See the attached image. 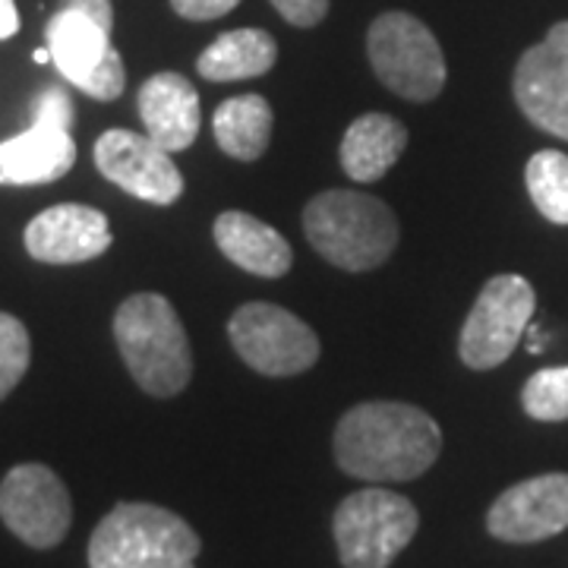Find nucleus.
Instances as JSON below:
<instances>
[{"instance_id":"nucleus-4","label":"nucleus","mask_w":568,"mask_h":568,"mask_svg":"<svg viewBox=\"0 0 568 568\" xmlns=\"http://www.w3.org/2000/svg\"><path fill=\"white\" fill-rule=\"evenodd\" d=\"M200 534L152 503L114 506L89 540V568H196Z\"/></svg>"},{"instance_id":"nucleus-10","label":"nucleus","mask_w":568,"mask_h":568,"mask_svg":"<svg viewBox=\"0 0 568 568\" xmlns=\"http://www.w3.org/2000/svg\"><path fill=\"white\" fill-rule=\"evenodd\" d=\"M0 518L22 544L51 549L70 530L73 503L51 467L17 465L0 484Z\"/></svg>"},{"instance_id":"nucleus-3","label":"nucleus","mask_w":568,"mask_h":568,"mask_svg":"<svg viewBox=\"0 0 568 568\" xmlns=\"http://www.w3.org/2000/svg\"><path fill=\"white\" fill-rule=\"evenodd\" d=\"M313 250L345 272L383 265L398 246V219L383 200L357 190H325L304 209Z\"/></svg>"},{"instance_id":"nucleus-9","label":"nucleus","mask_w":568,"mask_h":568,"mask_svg":"<svg viewBox=\"0 0 568 568\" xmlns=\"http://www.w3.org/2000/svg\"><path fill=\"white\" fill-rule=\"evenodd\" d=\"M234 351L263 376H297L320 361V338L291 310L244 304L227 323Z\"/></svg>"},{"instance_id":"nucleus-21","label":"nucleus","mask_w":568,"mask_h":568,"mask_svg":"<svg viewBox=\"0 0 568 568\" xmlns=\"http://www.w3.org/2000/svg\"><path fill=\"white\" fill-rule=\"evenodd\" d=\"M534 205L552 224H568V155L556 149L537 152L525 168Z\"/></svg>"},{"instance_id":"nucleus-1","label":"nucleus","mask_w":568,"mask_h":568,"mask_svg":"<svg viewBox=\"0 0 568 568\" xmlns=\"http://www.w3.org/2000/svg\"><path fill=\"white\" fill-rule=\"evenodd\" d=\"M443 452L439 424L414 405L366 402L347 410L335 426V462L369 484L417 480Z\"/></svg>"},{"instance_id":"nucleus-5","label":"nucleus","mask_w":568,"mask_h":568,"mask_svg":"<svg viewBox=\"0 0 568 568\" xmlns=\"http://www.w3.org/2000/svg\"><path fill=\"white\" fill-rule=\"evenodd\" d=\"M420 515L402 493L383 487L351 493L335 508L332 534L345 568H388L414 540Z\"/></svg>"},{"instance_id":"nucleus-27","label":"nucleus","mask_w":568,"mask_h":568,"mask_svg":"<svg viewBox=\"0 0 568 568\" xmlns=\"http://www.w3.org/2000/svg\"><path fill=\"white\" fill-rule=\"evenodd\" d=\"M51 61V51H48V48H39V51H36V63H48Z\"/></svg>"},{"instance_id":"nucleus-24","label":"nucleus","mask_w":568,"mask_h":568,"mask_svg":"<svg viewBox=\"0 0 568 568\" xmlns=\"http://www.w3.org/2000/svg\"><path fill=\"white\" fill-rule=\"evenodd\" d=\"M272 7L291 26H301V29L320 26L325 20V13H328V0H272Z\"/></svg>"},{"instance_id":"nucleus-26","label":"nucleus","mask_w":568,"mask_h":568,"mask_svg":"<svg viewBox=\"0 0 568 568\" xmlns=\"http://www.w3.org/2000/svg\"><path fill=\"white\" fill-rule=\"evenodd\" d=\"M20 32V13L13 0H0V41L13 39Z\"/></svg>"},{"instance_id":"nucleus-16","label":"nucleus","mask_w":568,"mask_h":568,"mask_svg":"<svg viewBox=\"0 0 568 568\" xmlns=\"http://www.w3.org/2000/svg\"><path fill=\"white\" fill-rule=\"evenodd\" d=\"M111 29L114 26L95 20L92 13H85L80 7H70V3H63V10H58L48 20L44 39H48L51 61L61 70L63 80L73 82L80 92L82 85L95 77V70L108 61V54L114 51Z\"/></svg>"},{"instance_id":"nucleus-7","label":"nucleus","mask_w":568,"mask_h":568,"mask_svg":"<svg viewBox=\"0 0 568 568\" xmlns=\"http://www.w3.org/2000/svg\"><path fill=\"white\" fill-rule=\"evenodd\" d=\"M77 111L67 89L51 85L32 102L29 130L0 142V183L7 186H36L63 178L77 164L73 142Z\"/></svg>"},{"instance_id":"nucleus-11","label":"nucleus","mask_w":568,"mask_h":568,"mask_svg":"<svg viewBox=\"0 0 568 568\" xmlns=\"http://www.w3.org/2000/svg\"><path fill=\"white\" fill-rule=\"evenodd\" d=\"M95 168L142 203L171 205L181 200L183 174L149 133L108 130L95 142Z\"/></svg>"},{"instance_id":"nucleus-23","label":"nucleus","mask_w":568,"mask_h":568,"mask_svg":"<svg viewBox=\"0 0 568 568\" xmlns=\"http://www.w3.org/2000/svg\"><path fill=\"white\" fill-rule=\"evenodd\" d=\"M29 357H32V345L26 325L10 313H0V402L20 386L29 369Z\"/></svg>"},{"instance_id":"nucleus-20","label":"nucleus","mask_w":568,"mask_h":568,"mask_svg":"<svg viewBox=\"0 0 568 568\" xmlns=\"http://www.w3.org/2000/svg\"><path fill=\"white\" fill-rule=\"evenodd\" d=\"M212 126L224 155L237 162H256L272 140V108L263 95H234L215 108Z\"/></svg>"},{"instance_id":"nucleus-25","label":"nucleus","mask_w":568,"mask_h":568,"mask_svg":"<svg viewBox=\"0 0 568 568\" xmlns=\"http://www.w3.org/2000/svg\"><path fill=\"white\" fill-rule=\"evenodd\" d=\"M237 3L241 0H171L174 13L193 22H209L219 20V17H227Z\"/></svg>"},{"instance_id":"nucleus-2","label":"nucleus","mask_w":568,"mask_h":568,"mask_svg":"<svg viewBox=\"0 0 568 568\" xmlns=\"http://www.w3.org/2000/svg\"><path fill=\"white\" fill-rule=\"evenodd\" d=\"M114 338L136 386L155 398L181 395L193 376V351L178 310L162 294H133L114 313Z\"/></svg>"},{"instance_id":"nucleus-6","label":"nucleus","mask_w":568,"mask_h":568,"mask_svg":"<svg viewBox=\"0 0 568 568\" xmlns=\"http://www.w3.org/2000/svg\"><path fill=\"white\" fill-rule=\"evenodd\" d=\"M366 54L376 77L407 102H433L446 85V58L436 36L410 13L392 10L369 26Z\"/></svg>"},{"instance_id":"nucleus-12","label":"nucleus","mask_w":568,"mask_h":568,"mask_svg":"<svg viewBox=\"0 0 568 568\" xmlns=\"http://www.w3.org/2000/svg\"><path fill=\"white\" fill-rule=\"evenodd\" d=\"M515 102L534 126L568 140V20L556 22L515 67Z\"/></svg>"},{"instance_id":"nucleus-17","label":"nucleus","mask_w":568,"mask_h":568,"mask_svg":"<svg viewBox=\"0 0 568 568\" xmlns=\"http://www.w3.org/2000/svg\"><path fill=\"white\" fill-rule=\"evenodd\" d=\"M215 244L231 263L260 278H282L294 263L282 234L246 212H224L215 219Z\"/></svg>"},{"instance_id":"nucleus-18","label":"nucleus","mask_w":568,"mask_h":568,"mask_svg":"<svg viewBox=\"0 0 568 568\" xmlns=\"http://www.w3.org/2000/svg\"><path fill=\"white\" fill-rule=\"evenodd\" d=\"M407 145L405 123L392 114H364L351 123L342 140V168L351 181L373 183L402 159Z\"/></svg>"},{"instance_id":"nucleus-15","label":"nucleus","mask_w":568,"mask_h":568,"mask_svg":"<svg viewBox=\"0 0 568 568\" xmlns=\"http://www.w3.org/2000/svg\"><path fill=\"white\" fill-rule=\"evenodd\" d=\"M140 118L145 133L171 155L190 149L200 136V92L181 73H155L142 82Z\"/></svg>"},{"instance_id":"nucleus-13","label":"nucleus","mask_w":568,"mask_h":568,"mask_svg":"<svg viewBox=\"0 0 568 568\" xmlns=\"http://www.w3.org/2000/svg\"><path fill=\"white\" fill-rule=\"evenodd\" d=\"M568 528V474H540L508 487L487 511V530L506 544H537Z\"/></svg>"},{"instance_id":"nucleus-22","label":"nucleus","mask_w":568,"mask_h":568,"mask_svg":"<svg viewBox=\"0 0 568 568\" xmlns=\"http://www.w3.org/2000/svg\"><path fill=\"white\" fill-rule=\"evenodd\" d=\"M521 405L534 420H544V424L568 420V366L537 369L525 383Z\"/></svg>"},{"instance_id":"nucleus-19","label":"nucleus","mask_w":568,"mask_h":568,"mask_svg":"<svg viewBox=\"0 0 568 568\" xmlns=\"http://www.w3.org/2000/svg\"><path fill=\"white\" fill-rule=\"evenodd\" d=\"M278 44L265 29H234L212 41L200 54L196 70L209 82H234L263 77L275 67Z\"/></svg>"},{"instance_id":"nucleus-8","label":"nucleus","mask_w":568,"mask_h":568,"mask_svg":"<svg viewBox=\"0 0 568 568\" xmlns=\"http://www.w3.org/2000/svg\"><path fill=\"white\" fill-rule=\"evenodd\" d=\"M534 287L521 275H496L484 284L474 310L467 313L458 338V354L470 369L506 364L534 320Z\"/></svg>"},{"instance_id":"nucleus-14","label":"nucleus","mask_w":568,"mask_h":568,"mask_svg":"<svg viewBox=\"0 0 568 568\" xmlns=\"http://www.w3.org/2000/svg\"><path fill=\"white\" fill-rule=\"evenodd\" d=\"M108 246H111V224L92 205H51L26 227V250L39 263H89L102 256Z\"/></svg>"}]
</instances>
